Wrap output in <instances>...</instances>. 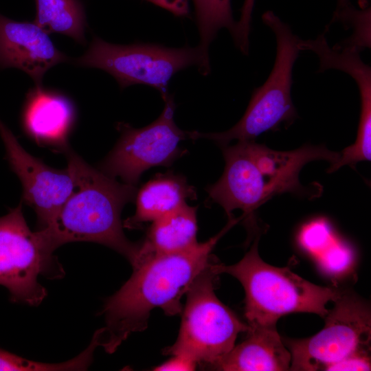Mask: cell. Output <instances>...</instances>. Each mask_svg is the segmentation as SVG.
Segmentation results:
<instances>
[{
  "label": "cell",
  "mask_w": 371,
  "mask_h": 371,
  "mask_svg": "<svg viewBox=\"0 0 371 371\" xmlns=\"http://www.w3.org/2000/svg\"><path fill=\"white\" fill-rule=\"evenodd\" d=\"M197 207L186 203L152 222L146 238L140 242L137 268L154 257L186 250L197 242Z\"/></svg>",
  "instance_id": "9a60e30c"
},
{
  "label": "cell",
  "mask_w": 371,
  "mask_h": 371,
  "mask_svg": "<svg viewBox=\"0 0 371 371\" xmlns=\"http://www.w3.org/2000/svg\"><path fill=\"white\" fill-rule=\"evenodd\" d=\"M197 27L201 38L199 45L208 52L210 44L222 28L233 33L236 22L232 16L231 0H193Z\"/></svg>",
  "instance_id": "d6986e66"
},
{
  "label": "cell",
  "mask_w": 371,
  "mask_h": 371,
  "mask_svg": "<svg viewBox=\"0 0 371 371\" xmlns=\"http://www.w3.org/2000/svg\"><path fill=\"white\" fill-rule=\"evenodd\" d=\"M221 148L225 166L221 178L206 188L208 200L220 205L229 219L234 210H243L241 218L245 221L276 195L302 194L299 175L304 165L315 160H326L332 165L339 157V153L324 146L278 151L251 140Z\"/></svg>",
  "instance_id": "3957f363"
},
{
  "label": "cell",
  "mask_w": 371,
  "mask_h": 371,
  "mask_svg": "<svg viewBox=\"0 0 371 371\" xmlns=\"http://www.w3.org/2000/svg\"><path fill=\"white\" fill-rule=\"evenodd\" d=\"M63 153L77 187L52 222L36 231L44 247L54 254L67 243H96L120 254L133 265L140 243L126 238L121 214L126 203L135 201L137 187L92 167L69 146Z\"/></svg>",
  "instance_id": "7a4b0ae2"
},
{
  "label": "cell",
  "mask_w": 371,
  "mask_h": 371,
  "mask_svg": "<svg viewBox=\"0 0 371 371\" xmlns=\"http://www.w3.org/2000/svg\"><path fill=\"white\" fill-rule=\"evenodd\" d=\"M74 63L106 71L122 89L133 85L152 87L164 100L169 95L168 82L178 71L193 65L203 76L210 71L208 52L200 45L175 48L153 43L117 45L97 36Z\"/></svg>",
  "instance_id": "52a82bcc"
},
{
  "label": "cell",
  "mask_w": 371,
  "mask_h": 371,
  "mask_svg": "<svg viewBox=\"0 0 371 371\" xmlns=\"http://www.w3.org/2000/svg\"><path fill=\"white\" fill-rule=\"evenodd\" d=\"M68 57L34 22H19L0 14V67H14L40 86L45 73Z\"/></svg>",
  "instance_id": "7c38bea8"
},
{
  "label": "cell",
  "mask_w": 371,
  "mask_h": 371,
  "mask_svg": "<svg viewBox=\"0 0 371 371\" xmlns=\"http://www.w3.org/2000/svg\"><path fill=\"white\" fill-rule=\"evenodd\" d=\"M324 318V327L301 339H285L291 360L289 370L325 369L358 353L368 352L371 337V313L367 302L343 291Z\"/></svg>",
  "instance_id": "9c48e42d"
},
{
  "label": "cell",
  "mask_w": 371,
  "mask_h": 371,
  "mask_svg": "<svg viewBox=\"0 0 371 371\" xmlns=\"http://www.w3.org/2000/svg\"><path fill=\"white\" fill-rule=\"evenodd\" d=\"M259 236L237 263L216 262L220 275L236 278L245 293V316L249 327L276 326L279 318L293 313H315L323 319L328 313L326 304L335 302L343 291L307 281L288 268L265 262L258 254Z\"/></svg>",
  "instance_id": "277c9868"
},
{
  "label": "cell",
  "mask_w": 371,
  "mask_h": 371,
  "mask_svg": "<svg viewBox=\"0 0 371 371\" xmlns=\"http://www.w3.org/2000/svg\"><path fill=\"white\" fill-rule=\"evenodd\" d=\"M0 136L10 169L21 182V202L32 207L38 230L46 227L77 186L68 168H51L31 155L19 144L11 131L0 120Z\"/></svg>",
  "instance_id": "8fae6325"
},
{
  "label": "cell",
  "mask_w": 371,
  "mask_h": 371,
  "mask_svg": "<svg viewBox=\"0 0 371 371\" xmlns=\"http://www.w3.org/2000/svg\"><path fill=\"white\" fill-rule=\"evenodd\" d=\"M370 358L368 352L358 353L328 366L325 370H370Z\"/></svg>",
  "instance_id": "7402d4cb"
},
{
  "label": "cell",
  "mask_w": 371,
  "mask_h": 371,
  "mask_svg": "<svg viewBox=\"0 0 371 371\" xmlns=\"http://www.w3.org/2000/svg\"><path fill=\"white\" fill-rule=\"evenodd\" d=\"M238 218L229 219L218 234L204 243L154 257L133 269L131 278L103 306L101 313L106 325L93 335L98 346L106 352H115L131 334L147 328L150 313L156 308L168 315L181 313L182 296L212 259L211 253L218 241Z\"/></svg>",
  "instance_id": "6da1fadb"
},
{
  "label": "cell",
  "mask_w": 371,
  "mask_h": 371,
  "mask_svg": "<svg viewBox=\"0 0 371 371\" xmlns=\"http://www.w3.org/2000/svg\"><path fill=\"white\" fill-rule=\"evenodd\" d=\"M34 22L48 33L56 32L85 42V16L78 0H36Z\"/></svg>",
  "instance_id": "e0dca14e"
},
{
  "label": "cell",
  "mask_w": 371,
  "mask_h": 371,
  "mask_svg": "<svg viewBox=\"0 0 371 371\" xmlns=\"http://www.w3.org/2000/svg\"><path fill=\"white\" fill-rule=\"evenodd\" d=\"M196 363L193 361L179 355L173 357L156 367L155 370H193Z\"/></svg>",
  "instance_id": "d4e9b609"
},
{
  "label": "cell",
  "mask_w": 371,
  "mask_h": 371,
  "mask_svg": "<svg viewBox=\"0 0 371 371\" xmlns=\"http://www.w3.org/2000/svg\"><path fill=\"white\" fill-rule=\"evenodd\" d=\"M341 21L345 25L354 27V33L346 41L337 46L353 47L361 52L365 47H370V8L361 1V10L348 6L336 10L333 21Z\"/></svg>",
  "instance_id": "ffe728a7"
},
{
  "label": "cell",
  "mask_w": 371,
  "mask_h": 371,
  "mask_svg": "<svg viewBox=\"0 0 371 371\" xmlns=\"http://www.w3.org/2000/svg\"><path fill=\"white\" fill-rule=\"evenodd\" d=\"M159 117L151 124L135 128L120 122V137L98 168L107 176L137 186L142 175L154 166H170L186 153L179 146L190 139L189 131L179 128L174 120L175 103L172 95L164 100Z\"/></svg>",
  "instance_id": "30bf717a"
},
{
  "label": "cell",
  "mask_w": 371,
  "mask_h": 371,
  "mask_svg": "<svg viewBox=\"0 0 371 371\" xmlns=\"http://www.w3.org/2000/svg\"><path fill=\"white\" fill-rule=\"evenodd\" d=\"M350 5L348 0H338L337 10L343 9Z\"/></svg>",
  "instance_id": "484cf974"
},
{
  "label": "cell",
  "mask_w": 371,
  "mask_h": 371,
  "mask_svg": "<svg viewBox=\"0 0 371 371\" xmlns=\"http://www.w3.org/2000/svg\"><path fill=\"white\" fill-rule=\"evenodd\" d=\"M212 258L186 291L179 335L164 354L186 357L203 368L214 363L235 346L238 335L249 326L215 293L219 274Z\"/></svg>",
  "instance_id": "8992f818"
},
{
  "label": "cell",
  "mask_w": 371,
  "mask_h": 371,
  "mask_svg": "<svg viewBox=\"0 0 371 371\" xmlns=\"http://www.w3.org/2000/svg\"><path fill=\"white\" fill-rule=\"evenodd\" d=\"M262 21L274 33L277 43L275 63L268 78L254 91L245 114L233 127L219 133L190 131L191 139H208L221 146L234 139L251 141L263 133L276 131L282 124H291L297 117L291 91L300 39L271 11L263 14Z\"/></svg>",
  "instance_id": "5b68a950"
},
{
  "label": "cell",
  "mask_w": 371,
  "mask_h": 371,
  "mask_svg": "<svg viewBox=\"0 0 371 371\" xmlns=\"http://www.w3.org/2000/svg\"><path fill=\"white\" fill-rule=\"evenodd\" d=\"M196 199L194 186L185 176L171 171L158 173L137 190L135 214L124 221V227L137 229L177 209L187 199Z\"/></svg>",
  "instance_id": "2e32d148"
},
{
  "label": "cell",
  "mask_w": 371,
  "mask_h": 371,
  "mask_svg": "<svg viewBox=\"0 0 371 371\" xmlns=\"http://www.w3.org/2000/svg\"><path fill=\"white\" fill-rule=\"evenodd\" d=\"M360 93L361 113L355 142L345 148L338 160L329 168V172L345 165L371 159V78L360 77L355 81Z\"/></svg>",
  "instance_id": "ac0fdd59"
},
{
  "label": "cell",
  "mask_w": 371,
  "mask_h": 371,
  "mask_svg": "<svg viewBox=\"0 0 371 371\" xmlns=\"http://www.w3.org/2000/svg\"><path fill=\"white\" fill-rule=\"evenodd\" d=\"M41 276L59 279L65 271L36 231L29 228L21 201L0 216V285L8 290L12 302L36 306L47 296L38 282Z\"/></svg>",
  "instance_id": "ba28073f"
},
{
  "label": "cell",
  "mask_w": 371,
  "mask_h": 371,
  "mask_svg": "<svg viewBox=\"0 0 371 371\" xmlns=\"http://www.w3.org/2000/svg\"><path fill=\"white\" fill-rule=\"evenodd\" d=\"M248 336L204 368L223 371L289 370L291 353L276 326L249 327Z\"/></svg>",
  "instance_id": "5bb4252c"
},
{
  "label": "cell",
  "mask_w": 371,
  "mask_h": 371,
  "mask_svg": "<svg viewBox=\"0 0 371 371\" xmlns=\"http://www.w3.org/2000/svg\"><path fill=\"white\" fill-rule=\"evenodd\" d=\"M254 2L255 0H245L240 19L236 22L232 34L236 47L245 54H247L249 52V35Z\"/></svg>",
  "instance_id": "44dd1931"
},
{
  "label": "cell",
  "mask_w": 371,
  "mask_h": 371,
  "mask_svg": "<svg viewBox=\"0 0 371 371\" xmlns=\"http://www.w3.org/2000/svg\"><path fill=\"white\" fill-rule=\"evenodd\" d=\"M76 120L74 104L65 95L35 86L26 95L21 114L25 133L36 144L63 152Z\"/></svg>",
  "instance_id": "4fadbf2b"
},
{
  "label": "cell",
  "mask_w": 371,
  "mask_h": 371,
  "mask_svg": "<svg viewBox=\"0 0 371 371\" xmlns=\"http://www.w3.org/2000/svg\"><path fill=\"white\" fill-rule=\"evenodd\" d=\"M30 360L0 348L1 371H25Z\"/></svg>",
  "instance_id": "603a6c76"
},
{
  "label": "cell",
  "mask_w": 371,
  "mask_h": 371,
  "mask_svg": "<svg viewBox=\"0 0 371 371\" xmlns=\"http://www.w3.org/2000/svg\"><path fill=\"white\" fill-rule=\"evenodd\" d=\"M179 16L189 12L188 0H146Z\"/></svg>",
  "instance_id": "cb8c5ba5"
}]
</instances>
